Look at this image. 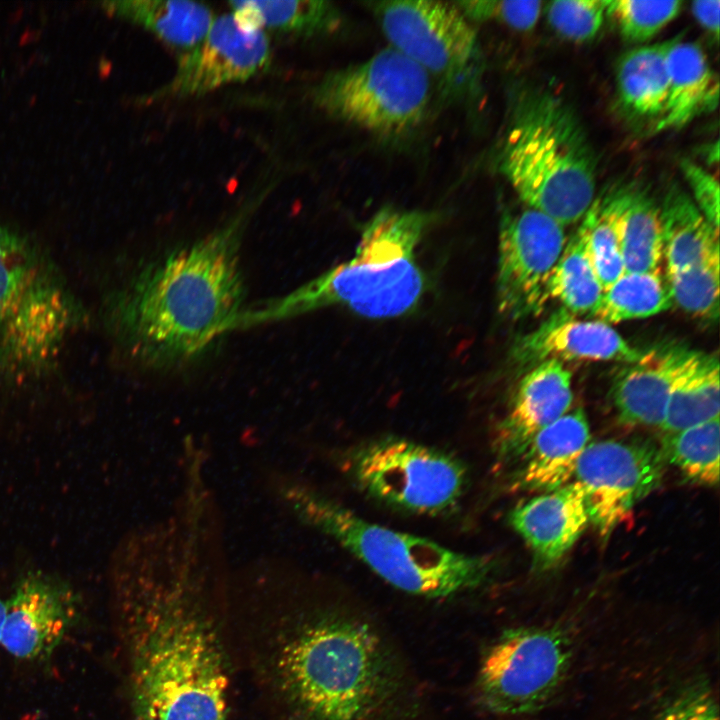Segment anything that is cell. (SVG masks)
Listing matches in <instances>:
<instances>
[{
    "mask_svg": "<svg viewBox=\"0 0 720 720\" xmlns=\"http://www.w3.org/2000/svg\"><path fill=\"white\" fill-rule=\"evenodd\" d=\"M210 538L165 523L126 537L111 581L124 616L135 720H226V657Z\"/></svg>",
    "mask_w": 720,
    "mask_h": 720,
    "instance_id": "1",
    "label": "cell"
},
{
    "mask_svg": "<svg viewBox=\"0 0 720 720\" xmlns=\"http://www.w3.org/2000/svg\"><path fill=\"white\" fill-rule=\"evenodd\" d=\"M272 185L214 232L147 265L106 296L104 324L122 352L145 365H175L235 329L244 310L240 242Z\"/></svg>",
    "mask_w": 720,
    "mask_h": 720,
    "instance_id": "2",
    "label": "cell"
},
{
    "mask_svg": "<svg viewBox=\"0 0 720 720\" xmlns=\"http://www.w3.org/2000/svg\"><path fill=\"white\" fill-rule=\"evenodd\" d=\"M258 666L286 720H376L400 691L397 665L367 623L285 609L267 596Z\"/></svg>",
    "mask_w": 720,
    "mask_h": 720,
    "instance_id": "3",
    "label": "cell"
},
{
    "mask_svg": "<svg viewBox=\"0 0 720 720\" xmlns=\"http://www.w3.org/2000/svg\"><path fill=\"white\" fill-rule=\"evenodd\" d=\"M430 222L431 215L424 211L381 208L363 226L351 259L282 297L244 309L236 328L282 321L331 306L370 319L412 311L426 288L416 248Z\"/></svg>",
    "mask_w": 720,
    "mask_h": 720,
    "instance_id": "4",
    "label": "cell"
},
{
    "mask_svg": "<svg viewBox=\"0 0 720 720\" xmlns=\"http://www.w3.org/2000/svg\"><path fill=\"white\" fill-rule=\"evenodd\" d=\"M88 320L48 249L0 224V389L19 391L50 376Z\"/></svg>",
    "mask_w": 720,
    "mask_h": 720,
    "instance_id": "5",
    "label": "cell"
},
{
    "mask_svg": "<svg viewBox=\"0 0 720 720\" xmlns=\"http://www.w3.org/2000/svg\"><path fill=\"white\" fill-rule=\"evenodd\" d=\"M498 168L531 209L562 226L592 204L598 159L573 108L550 91L528 88L513 103Z\"/></svg>",
    "mask_w": 720,
    "mask_h": 720,
    "instance_id": "6",
    "label": "cell"
},
{
    "mask_svg": "<svg viewBox=\"0 0 720 720\" xmlns=\"http://www.w3.org/2000/svg\"><path fill=\"white\" fill-rule=\"evenodd\" d=\"M272 488L298 519L335 540L384 581L406 593L443 598L474 590L492 560L451 550L430 539L367 521L297 481L278 475Z\"/></svg>",
    "mask_w": 720,
    "mask_h": 720,
    "instance_id": "7",
    "label": "cell"
},
{
    "mask_svg": "<svg viewBox=\"0 0 720 720\" xmlns=\"http://www.w3.org/2000/svg\"><path fill=\"white\" fill-rule=\"evenodd\" d=\"M328 115L369 132L395 136L415 128L431 98V77L392 47L327 73L312 89Z\"/></svg>",
    "mask_w": 720,
    "mask_h": 720,
    "instance_id": "8",
    "label": "cell"
},
{
    "mask_svg": "<svg viewBox=\"0 0 720 720\" xmlns=\"http://www.w3.org/2000/svg\"><path fill=\"white\" fill-rule=\"evenodd\" d=\"M344 469L364 493L419 514L454 507L463 494L466 470L454 456L402 438L371 440L353 448Z\"/></svg>",
    "mask_w": 720,
    "mask_h": 720,
    "instance_id": "9",
    "label": "cell"
},
{
    "mask_svg": "<svg viewBox=\"0 0 720 720\" xmlns=\"http://www.w3.org/2000/svg\"><path fill=\"white\" fill-rule=\"evenodd\" d=\"M390 47L441 81L449 92H474L480 82L477 34L455 3L392 0L373 3Z\"/></svg>",
    "mask_w": 720,
    "mask_h": 720,
    "instance_id": "10",
    "label": "cell"
},
{
    "mask_svg": "<svg viewBox=\"0 0 720 720\" xmlns=\"http://www.w3.org/2000/svg\"><path fill=\"white\" fill-rule=\"evenodd\" d=\"M571 641L554 627L504 631L485 654L477 679L481 704L490 712L526 714L543 708L564 681Z\"/></svg>",
    "mask_w": 720,
    "mask_h": 720,
    "instance_id": "11",
    "label": "cell"
},
{
    "mask_svg": "<svg viewBox=\"0 0 720 720\" xmlns=\"http://www.w3.org/2000/svg\"><path fill=\"white\" fill-rule=\"evenodd\" d=\"M665 459L660 448L644 440L588 443L573 478L580 486L589 521L607 537L633 508L661 483Z\"/></svg>",
    "mask_w": 720,
    "mask_h": 720,
    "instance_id": "12",
    "label": "cell"
},
{
    "mask_svg": "<svg viewBox=\"0 0 720 720\" xmlns=\"http://www.w3.org/2000/svg\"><path fill=\"white\" fill-rule=\"evenodd\" d=\"M564 226L527 207L502 216L499 228L497 304L511 319L540 314L547 285L566 244Z\"/></svg>",
    "mask_w": 720,
    "mask_h": 720,
    "instance_id": "13",
    "label": "cell"
},
{
    "mask_svg": "<svg viewBox=\"0 0 720 720\" xmlns=\"http://www.w3.org/2000/svg\"><path fill=\"white\" fill-rule=\"evenodd\" d=\"M270 60L264 31L243 27L232 13L223 14L214 19L199 44L179 57L173 77L151 99L201 96L249 80L263 72Z\"/></svg>",
    "mask_w": 720,
    "mask_h": 720,
    "instance_id": "14",
    "label": "cell"
},
{
    "mask_svg": "<svg viewBox=\"0 0 720 720\" xmlns=\"http://www.w3.org/2000/svg\"><path fill=\"white\" fill-rule=\"evenodd\" d=\"M78 608L69 584L42 571H29L6 601L1 644L17 659L47 660L74 624Z\"/></svg>",
    "mask_w": 720,
    "mask_h": 720,
    "instance_id": "15",
    "label": "cell"
},
{
    "mask_svg": "<svg viewBox=\"0 0 720 720\" xmlns=\"http://www.w3.org/2000/svg\"><path fill=\"white\" fill-rule=\"evenodd\" d=\"M643 351L628 343L611 325L578 319L561 308L514 345L521 365L546 361H618L632 363Z\"/></svg>",
    "mask_w": 720,
    "mask_h": 720,
    "instance_id": "16",
    "label": "cell"
},
{
    "mask_svg": "<svg viewBox=\"0 0 720 720\" xmlns=\"http://www.w3.org/2000/svg\"><path fill=\"white\" fill-rule=\"evenodd\" d=\"M572 401V374L563 362L546 360L532 366L521 378L497 430L499 456L524 455L533 437L565 415Z\"/></svg>",
    "mask_w": 720,
    "mask_h": 720,
    "instance_id": "17",
    "label": "cell"
},
{
    "mask_svg": "<svg viewBox=\"0 0 720 720\" xmlns=\"http://www.w3.org/2000/svg\"><path fill=\"white\" fill-rule=\"evenodd\" d=\"M694 352L682 345L664 344L625 364L615 375L611 391L620 421L661 427L674 384Z\"/></svg>",
    "mask_w": 720,
    "mask_h": 720,
    "instance_id": "18",
    "label": "cell"
},
{
    "mask_svg": "<svg viewBox=\"0 0 720 720\" xmlns=\"http://www.w3.org/2000/svg\"><path fill=\"white\" fill-rule=\"evenodd\" d=\"M509 520L542 569L556 564L590 522L583 492L575 481L521 503Z\"/></svg>",
    "mask_w": 720,
    "mask_h": 720,
    "instance_id": "19",
    "label": "cell"
},
{
    "mask_svg": "<svg viewBox=\"0 0 720 720\" xmlns=\"http://www.w3.org/2000/svg\"><path fill=\"white\" fill-rule=\"evenodd\" d=\"M719 81L700 45L676 36L668 52V95L654 132L679 129L716 109Z\"/></svg>",
    "mask_w": 720,
    "mask_h": 720,
    "instance_id": "20",
    "label": "cell"
},
{
    "mask_svg": "<svg viewBox=\"0 0 720 720\" xmlns=\"http://www.w3.org/2000/svg\"><path fill=\"white\" fill-rule=\"evenodd\" d=\"M589 439V423L580 408L540 430L524 454L520 486L545 493L570 483Z\"/></svg>",
    "mask_w": 720,
    "mask_h": 720,
    "instance_id": "21",
    "label": "cell"
},
{
    "mask_svg": "<svg viewBox=\"0 0 720 720\" xmlns=\"http://www.w3.org/2000/svg\"><path fill=\"white\" fill-rule=\"evenodd\" d=\"M675 37L624 53L616 69V91L624 111L635 118L662 115L668 95V52Z\"/></svg>",
    "mask_w": 720,
    "mask_h": 720,
    "instance_id": "22",
    "label": "cell"
},
{
    "mask_svg": "<svg viewBox=\"0 0 720 720\" xmlns=\"http://www.w3.org/2000/svg\"><path fill=\"white\" fill-rule=\"evenodd\" d=\"M659 208L666 273L719 254V231L706 220L681 187L672 184Z\"/></svg>",
    "mask_w": 720,
    "mask_h": 720,
    "instance_id": "23",
    "label": "cell"
},
{
    "mask_svg": "<svg viewBox=\"0 0 720 720\" xmlns=\"http://www.w3.org/2000/svg\"><path fill=\"white\" fill-rule=\"evenodd\" d=\"M105 7L168 45L185 51L203 40L215 19L208 6L186 0L112 1L105 3Z\"/></svg>",
    "mask_w": 720,
    "mask_h": 720,
    "instance_id": "24",
    "label": "cell"
},
{
    "mask_svg": "<svg viewBox=\"0 0 720 720\" xmlns=\"http://www.w3.org/2000/svg\"><path fill=\"white\" fill-rule=\"evenodd\" d=\"M238 22L248 29L271 30L299 37L335 32L342 23L339 9L329 1H231Z\"/></svg>",
    "mask_w": 720,
    "mask_h": 720,
    "instance_id": "25",
    "label": "cell"
},
{
    "mask_svg": "<svg viewBox=\"0 0 720 720\" xmlns=\"http://www.w3.org/2000/svg\"><path fill=\"white\" fill-rule=\"evenodd\" d=\"M718 358L694 352L671 391L661 428L676 432L719 418L720 375Z\"/></svg>",
    "mask_w": 720,
    "mask_h": 720,
    "instance_id": "26",
    "label": "cell"
},
{
    "mask_svg": "<svg viewBox=\"0 0 720 720\" xmlns=\"http://www.w3.org/2000/svg\"><path fill=\"white\" fill-rule=\"evenodd\" d=\"M632 192L631 187L620 186L595 196L579 221L585 227L589 253L604 290L625 273L622 234Z\"/></svg>",
    "mask_w": 720,
    "mask_h": 720,
    "instance_id": "27",
    "label": "cell"
},
{
    "mask_svg": "<svg viewBox=\"0 0 720 720\" xmlns=\"http://www.w3.org/2000/svg\"><path fill=\"white\" fill-rule=\"evenodd\" d=\"M603 291L589 253L586 230L580 222L552 272L547 296L559 301L563 309L576 316L592 314Z\"/></svg>",
    "mask_w": 720,
    "mask_h": 720,
    "instance_id": "28",
    "label": "cell"
},
{
    "mask_svg": "<svg viewBox=\"0 0 720 720\" xmlns=\"http://www.w3.org/2000/svg\"><path fill=\"white\" fill-rule=\"evenodd\" d=\"M673 302L660 271L624 273L602 294L591 314L608 325L651 317L669 310Z\"/></svg>",
    "mask_w": 720,
    "mask_h": 720,
    "instance_id": "29",
    "label": "cell"
},
{
    "mask_svg": "<svg viewBox=\"0 0 720 720\" xmlns=\"http://www.w3.org/2000/svg\"><path fill=\"white\" fill-rule=\"evenodd\" d=\"M622 259L626 273L660 271L663 259L660 208L647 192L633 189L623 227Z\"/></svg>",
    "mask_w": 720,
    "mask_h": 720,
    "instance_id": "30",
    "label": "cell"
},
{
    "mask_svg": "<svg viewBox=\"0 0 720 720\" xmlns=\"http://www.w3.org/2000/svg\"><path fill=\"white\" fill-rule=\"evenodd\" d=\"M719 418L666 433L660 450L689 480L713 486L719 481Z\"/></svg>",
    "mask_w": 720,
    "mask_h": 720,
    "instance_id": "31",
    "label": "cell"
},
{
    "mask_svg": "<svg viewBox=\"0 0 720 720\" xmlns=\"http://www.w3.org/2000/svg\"><path fill=\"white\" fill-rule=\"evenodd\" d=\"M720 255L715 254L687 268L666 273L674 304L688 314L707 320L719 316Z\"/></svg>",
    "mask_w": 720,
    "mask_h": 720,
    "instance_id": "32",
    "label": "cell"
},
{
    "mask_svg": "<svg viewBox=\"0 0 720 720\" xmlns=\"http://www.w3.org/2000/svg\"><path fill=\"white\" fill-rule=\"evenodd\" d=\"M682 6L679 0H613L607 1V16L616 22L627 42L643 44L673 21Z\"/></svg>",
    "mask_w": 720,
    "mask_h": 720,
    "instance_id": "33",
    "label": "cell"
},
{
    "mask_svg": "<svg viewBox=\"0 0 720 720\" xmlns=\"http://www.w3.org/2000/svg\"><path fill=\"white\" fill-rule=\"evenodd\" d=\"M607 15V0H557L549 2L546 16L560 36L587 42L600 32Z\"/></svg>",
    "mask_w": 720,
    "mask_h": 720,
    "instance_id": "34",
    "label": "cell"
},
{
    "mask_svg": "<svg viewBox=\"0 0 720 720\" xmlns=\"http://www.w3.org/2000/svg\"><path fill=\"white\" fill-rule=\"evenodd\" d=\"M455 4L469 21H496L517 31L532 30L540 18L543 5L538 0H474Z\"/></svg>",
    "mask_w": 720,
    "mask_h": 720,
    "instance_id": "35",
    "label": "cell"
},
{
    "mask_svg": "<svg viewBox=\"0 0 720 720\" xmlns=\"http://www.w3.org/2000/svg\"><path fill=\"white\" fill-rule=\"evenodd\" d=\"M654 720H719L718 706L711 688L697 681L678 691Z\"/></svg>",
    "mask_w": 720,
    "mask_h": 720,
    "instance_id": "36",
    "label": "cell"
},
{
    "mask_svg": "<svg viewBox=\"0 0 720 720\" xmlns=\"http://www.w3.org/2000/svg\"><path fill=\"white\" fill-rule=\"evenodd\" d=\"M682 173L692 192L691 199L706 220L719 231V183L717 178L692 160L681 162Z\"/></svg>",
    "mask_w": 720,
    "mask_h": 720,
    "instance_id": "37",
    "label": "cell"
},
{
    "mask_svg": "<svg viewBox=\"0 0 720 720\" xmlns=\"http://www.w3.org/2000/svg\"><path fill=\"white\" fill-rule=\"evenodd\" d=\"M692 13L697 22L712 36L715 40L719 37V0H698L694 1L691 6Z\"/></svg>",
    "mask_w": 720,
    "mask_h": 720,
    "instance_id": "38",
    "label": "cell"
},
{
    "mask_svg": "<svg viewBox=\"0 0 720 720\" xmlns=\"http://www.w3.org/2000/svg\"><path fill=\"white\" fill-rule=\"evenodd\" d=\"M5 615H6V601L2 600L0 598V643H1V636H2V629L5 621Z\"/></svg>",
    "mask_w": 720,
    "mask_h": 720,
    "instance_id": "39",
    "label": "cell"
}]
</instances>
